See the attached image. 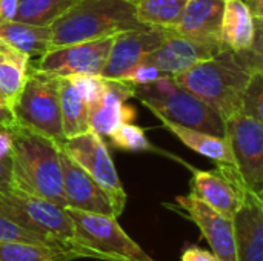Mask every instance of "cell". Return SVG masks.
I'll return each instance as SVG.
<instances>
[{"label": "cell", "mask_w": 263, "mask_h": 261, "mask_svg": "<svg viewBox=\"0 0 263 261\" xmlns=\"http://www.w3.org/2000/svg\"><path fill=\"white\" fill-rule=\"evenodd\" d=\"M9 131L12 135L11 186L66 208L57 142L15 122L9 125Z\"/></svg>", "instance_id": "cell-1"}, {"label": "cell", "mask_w": 263, "mask_h": 261, "mask_svg": "<svg viewBox=\"0 0 263 261\" xmlns=\"http://www.w3.org/2000/svg\"><path fill=\"white\" fill-rule=\"evenodd\" d=\"M251 69L230 49L176 75V82L211 106L223 120L242 111Z\"/></svg>", "instance_id": "cell-2"}, {"label": "cell", "mask_w": 263, "mask_h": 261, "mask_svg": "<svg viewBox=\"0 0 263 261\" xmlns=\"http://www.w3.org/2000/svg\"><path fill=\"white\" fill-rule=\"evenodd\" d=\"M145 28L129 0H79L52 25L51 49Z\"/></svg>", "instance_id": "cell-3"}, {"label": "cell", "mask_w": 263, "mask_h": 261, "mask_svg": "<svg viewBox=\"0 0 263 261\" xmlns=\"http://www.w3.org/2000/svg\"><path fill=\"white\" fill-rule=\"evenodd\" d=\"M133 94L157 118L225 137V120L203 100L182 88L173 75L146 85H133Z\"/></svg>", "instance_id": "cell-4"}, {"label": "cell", "mask_w": 263, "mask_h": 261, "mask_svg": "<svg viewBox=\"0 0 263 261\" xmlns=\"http://www.w3.org/2000/svg\"><path fill=\"white\" fill-rule=\"evenodd\" d=\"M0 214L20 228L45 237L52 245L77 252L82 258L76 228L66 208L9 185L0 188Z\"/></svg>", "instance_id": "cell-5"}, {"label": "cell", "mask_w": 263, "mask_h": 261, "mask_svg": "<svg viewBox=\"0 0 263 261\" xmlns=\"http://www.w3.org/2000/svg\"><path fill=\"white\" fill-rule=\"evenodd\" d=\"M14 122L60 143L65 140L59 77L39 71L32 63L17 97L9 105Z\"/></svg>", "instance_id": "cell-6"}, {"label": "cell", "mask_w": 263, "mask_h": 261, "mask_svg": "<svg viewBox=\"0 0 263 261\" xmlns=\"http://www.w3.org/2000/svg\"><path fill=\"white\" fill-rule=\"evenodd\" d=\"M82 258L102 261H156L119 225L117 217L66 208Z\"/></svg>", "instance_id": "cell-7"}, {"label": "cell", "mask_w": 263, "mask_h": 261, "mask_svg": "<svg viewBox=\"0 0 263 261\" xmlns=\"http://www.w3.org/2000/svg\"><path fill=\"white\" fill-rule=\"evenodd\" d=\"M57 145L108 191L117 208L123 212L126 206V192L103 137L91 129L77 137L65 138Z\"/></svg>", "instance_id": "cell-8"}, {"label": "cell", "mask_w": 263, "mask_h": 261, "mask_svg": "<svg viewBox=\"0 0 263 261\" xmlns=\"http://www.w3.org/2000/svg\"><path fill=\"white\" fill-rule=\"evenodd\" d=\"M225 137L242 182L259 194L263 185V123L240 111L225 120Z\"/></svg>", "instance_id": "cell-9"}, {"label": "cell", "mask_w": 263, "mask_h": 261, "mask_svg": "<svg viewBox=\"0 0 263 261\" xmlns=\"http://www.w3.org/2000/svg\"><path fill=\"white\" fill-rule=\"evenodd\" d=\"M114 37L52 48L43 57L31 63L39 71L55 77L102 75Z\"/></svg>", "instance_id": "cell-10"}, {"label": "cell", "mask_w": 263, "mask_h": 261, "mask_svg": "<svg viewBox=\"0 0 263 261\" xmlns=\"http://www.w3.org/2000/svg\"><path fill=\"white\" fill-rule=\"evenodd\" d=\"M217 169L230 177L240 192V203L233 215L237 261H263V203L242 182L236 166H217Z\"/></svg>", "instance_id": "cell-11"}, {"label": "cell", "mask_w": 263, "mask_h": 261, "mask_svg": "<svg viewBox=\"0 0 263 261\" xmlns=\"http://www.w3.org/2000/svg\"><path fill=\"white\" fill-rule=\"evenodd\" d=\"M168 208L180 211L190 218L206 238L211 252L220 261H237L236 237L233 218L217 212L193 192L176 197V205H166Z\"/></svg>", "instance_id": "cell-12"}, {"label": "cell", "mask_w": 263, "mask_h": 261, "mask_svg": "<svg viewBox=\"0 0 263 261\" xmlns=\"http://www.w3.org/2000/svg\"><path fill=\"white\" fill-rule=\"evenodd\" d=\"M60 163L63 172V191L66 198V208L120 217L122 211L117 208L108 191L100 186L82 166H79L60 146Z\"/></svg>", "instance_id": "cell-13"}, {"label": "cell", "mask_w": 263, "mask_h": 261, "mask_svg": "<svg viewBox=\"0 0 263 261\" xmlns=\"http://www.w3.org/2000/svg\"><path fill=\"white\" fill-rule=\"evenodd\" d=\"M165 35L166 29L153 26L117 34L100 77L105 80H123L134 66L159 48Z\"/></svg>", "instance_id": "cell-14"}, {"label": "cell", "mask_w": 263, "mask_h": 261, "mask_svg": "<svg viewBox=\"0 0 263 261\" xmlns=\"http://www.w3.org/2000/svg\"><path fill=\"white\" fill-rule=\"evenodd\" d=\"M220 51H223V48L193 40L174 29H166L163 42L149 55H146L143 62L156 66L165 75L176 77L199 62L217 55Z\"/></svg>", "instance_id": "cell-15"}, {"label": "cell", "mask_w": 263, "mask_h": 261, "mask_svg": "<svg viewBox=\"0 0 263 261\" xmlns=\"http://www.w3.org/2000/svg\"><path fill=\"white\" fill-rule=\"evenodd\" d=\"M223 11L225 0H188L179 23L173 29L193 40L223 48Z\"/></svg>", "instance_id": "cell-16"}, {"label": "cell", "mask_w": 263, "mask_h": 261, "mask_svg": "<svg viewBox=\"0 0 263 261\" xmlns=\"http://www.w3.org/2000/svg\"><path fill=\"white\" fill-rule=\"evenodd\" d=\"M106 89L102 100L91 109V129L102 137H109L120 125L133 123L136 109L126 103L133 98V85L123 80H105Z\"/></svg>", "instance_id": "cell-17"}, {"label": "cell", "mask_w": 263, "mask_h": 261, "mask_svg": "<svg viewBox=\"0 0 263 261\" xmlns=\"http://www.w3.org/2000/svg\"><path fill=\"white\" fill-rule=\"evenodd\" d=\"M191 171L193 178L190 183V192L217 212L233 218L240 203V192L236 183L219 169L200 171L193 168Z\"/></svg>", "instance_id": "cell-18"}, {"label": "cell", "mask_w": 263, "mask_h": 261, "mask_svg": "<svg viewBox=\"0 0 263 261\" xmlns=\"http://www.w3.org/2000/svg\"><path fill=\"white\" fill-rule=\"evenodd\" d=\"M256 37V17L247 0H225L222 45L234 54L248 51Z\"/></svg>", "instance_id": "cell-19"}, {"label": "cell", "mask_w": 263, "mask_h": 261, "mask_svg": "<svg viewBox=\"0 0 263 261\" xmlns=\"http://www.w3.org/2000/svg\"><path fill=\"white\" fill-rule=\"evenodd\" d=\"M159 120L185 146H188L194 152L213 160L217 166H236L231 145L227 137H220V135H214V134L193 129L188 126H182L166 118H159Z\"/></svg>", "instance_id": "cell-20"}, {"label": "cell", "mask_w": 263, "mask_h": 261, "mask_svg": "<svg viewBox=\"0 0 263 261\" xmlns=\"http://www.w3.org/2000/svg\"><path fill=\"white\" fill-rule=\"evenodd\" d=\"M0 38L26 54L31 62H35L51 49L52 31L51 26L9 20L0 23Z\"/></svg>", "instance_id": "cell-21"}, {"label": "cell", "mask_w": 263, "mask_h": 261, "mask_svg": "<svg viewBox=\"0 0 263 261\" xmlns=\"http://www.w3.org/2000/svg\"><path fill=\"white\" fill-rule=\"evenodd\" d=\"M60 109L65 138L91 131V111L69 77H59Z\"/></svg>", "instance_id": "cell-22"}, {"label": "cell", "mask_w": 263, "mask_h": 261, "mask_svg": "<svg viewBox=\"0 0 263 261\" xmlns=\"http://www.w3.org/2000/svg\"><path fill=\"white\" fill-rule=\"evenodd\" d=\"M29 68L31 58L0 38V94L8 105L20 92Z\"/></svg>", "instance_id": "cell-23"}, {"label": "cell", "mask_w": 263, "mask_h": 261, "mask_svg": "<svg viewBox=\"0 0 263 261\" xmlns=\"http://www.w3.org/2000/svg\"><path fill=\"white\" fill-rule=\"evenodd\" d=\"M80 258L77 252L51 245L22 240L0 242V261H72Z\"/></svg>", "instance_id": "cell-24"}, {"label": "cell", "mask_w": 263, "mask_h": 261, "mask_svg": "<svg viewBox=\"0 0 263 261\" xmlns=\"http://www.w3.org/2000/svg\"><path fill=\"white\" fill-rule=\"evenodd\" d=\"M188 0H137L136 14L142 25L173 29L186 6Z\"/></svg>", "instance_id": "cell-25"}, {"label": "cell", "mask_w": 263, "mask_h": 261, "mask_svg": "<svg viewBox=\"0 0 263 261\" xmlns=\"http://www.w3.org/2000/svg\"><path fill=\"white\" fill-rule=\"evenodd\" d=\"M77 2L79 0H20L14 20L51 26Z\"/></svg>", "instance_id": "cell-26"}, {"label": "cell", "mask_w": 263, "mask_h": 261, "mask_svg": "<svg viewBox=\"0 0 263 261\" xmlns=\"http://www.w3.org/2000/svg\"><path fill=\"white\" fill-rule=\"evenodd\" d=\"M109 137H111L112 145L123 151H129V152L153 151V146L148 142L145 131L140 126L133 125V123L120 125Z\"/></svg>", "instance_id": "cell-27"}, {"label": "cell", "mask_w": 263, "mask_h": 261, "mask_svg": "<svg viewBox=\"0 0 263 261\" xmlns=\"http://www.w3.org/2000/svg\"><path fill=\"white\" fill-rule=\"evenodd\" d=\"M242 112L263 123V72L251 71L245 88Z\"/></svg>", "instance_id": "cell-28"}, {"label": "cell", "mask_w": 263, "mask_h": 261, "mask_svg": "<svg viewBox=\"0 0 263 261\" xmlns=\"http://www.w3.org/2000/svg\"><path fill=\"white\" fill-rule=\"evenodd\" d=\"M69 78L91 111L102 100L105 94V89H106L105 78H102L100 75H74Z\"/></svg>", "instance_id": "cell-29"}, {"label": "cell", "mask_w": 263, "mask_h": 261, "mask_svg": "<svg viewBox=\"0 0 263 261\" xmlns=\"http://www.w3.org/2000/svg\"><path fill=\"white\" fill-rule=\"evenodd\" d=\"M6 240H22V242H31V243H42V245L55 246L49 240H46L45 237L37 235L34 232H29V231L20 228L18 225H15L9 218H6L3 214H0V242H6Z\"/></svg>", "instance_id": "cell-30"}, {"label": "cell", "mask_w": 263, "mask_h": 261, "mask_svg": "<svg viewBox=\"0 0 263 261\" xmlns=\"http://www.w3.org/2000/svg\"><path fill=\"white\" fill-rule=\"evenodd\" d=\"M237 55L251 71L263 72V17H256V37L251 48Z\"/></svg>", "instance_id": "cell-31"}, {"label": "cell", "mask_w": 263, "mask_h": 261, "mask_svg": "<svg viewBox=\"0 0 263 261\" xmlns=\"http://www.w3.org/2000/svg\"><path fill=\"white\" fill-rule=\"evenodd\" d=\"M165 74L160 72L156 66L149 65V63H139L137 66H134L123 78V82H128L131 85H146V83H153L156 80H159L160 77H163Z\"/></svg>", "instance_id": "cell-32"}, {"label": "cell", "mask_w": 263, "mask_h": 261, "mask_svg": "<svg viewBox=\"0 0 263 261\" xmlns=\"http://www.w3.org/2000/svg\"><path fill=\"white\" fill-rule=\"evenodd\" d=\"M182 261H220L213 252L200 249L197 246H191L183 251Z\"/></svg>", "instance_id": "cell-33"}, {"label": "cell", "mask_w": 263, "mask_h": 261, "mask_svg": "<svg viewBox=\"0 0 263 261\" xmlns=\"http://www.w3.org/2000/svg\"><path fill=\"white\" fill-rule=\"evenodd\" d=\"M11 149H12V135L9 126L0 128V162L11 158Z\"/></svg>", "instance_id": "cell-34"}, {"label": "cell", "mask_w": 263, "mask_h": 261, "mask_svg": "<svg viewBox=\"0 0 263 261\" xmlns=\"http://www.w3.org/2000/svg\"><path fill=\"white\" fill-rule=\"evenodd\" d=\"M20 0H0V23L15 18Z\"/></svg>", "instance_id": "cell-35"}, {"label": "cell", "mask_w": 263, "mask_h": 261, "mask_svg": "<svg viewBox=\"0 0 263 261\" xmlns=\"http://www.w3.org/2000/svg\"><path fill=\"white\" fill-rule=\"evenodd\" d=\"M11 168H12L11 158L0 162V188H6L11 185Z\"/></svg>", "instance_id": "cell-36"}, {"label": "cell", "mask_w": 263, "mask_h": 261, "mask_svg": "<svg viewBox=\"0 0 263 261\" xmlns=\"http://www.w3.org/2000/svg\"><path fill=\"white\" fill-rule=\"evenodd\" d=\"M14 123V114L9 105H0V128L9 126Z\"/></svg>", "instance_id": "cell-37"}, {"label": "cell", "mask_w": 263, "mask_h": 261, "mask_svg": "<svg viewBox=\"0 0 263 261\" xmlns=\"http://www.w3.org/2000/svg\"><path fill=\"white\" fill-rule=\"evenodd\" d=\"M247 3L256 17H263V0H247Z\"/></svg>", "instance_id": "cell-38"}, {"label": "cell", "mask_w": 263, "mask_h": 261, "mask_svg": "<svg viewBox=\"0 0 263 261\" xmlns=\"http://www.w3.org/2000/svg\"><path fill=\"white\" fill-rule=\"evenodd\" d=\"M257 195H259V198H260V202H262V203H263V185H262V189H260V192H259Z\"/></svg>", "instance_id": "cell-39"}, {"label": "cell", "mask_w": 263, "mask_h": 261, "mask_svg": "<svg viewBox=\"0 0 263 261\" xmlns=\"http://www.w3.org/2000/svg\"><path fill=\"white\" fill-rule=\"evenodd\" d=\"M0 105H8L6 102H5V98H3V95L0 94Z\"/></svg>", "instance_id": "cell-40"}, {"label": "cell", "mask_w": 263, "mask_h": 261, "mask_svg": "<svg viewBox=\"0 0 263 261\" xmlns=\"http://www.w3.org/2000/svg\"><path fill=\"white\" fill-rule=\"evenodd\" d=\"M129 2H134V3H136V2H137V0H129Z\"/></svg>", "instance_id": "cell-41"}]
</instances>
